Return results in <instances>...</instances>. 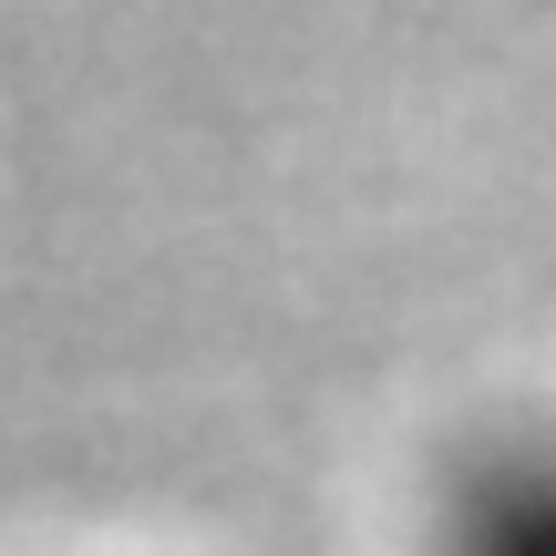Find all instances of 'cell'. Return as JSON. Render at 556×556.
Masks as SVG:
<instances>
[{
	"mask_svg": "<svg viewBox=\"0 0 556 556\" xmlns=\"http://www.w3.org/2000/svg\"><path fill=\"white\" fill-rule=\"evenodd\" d=\"M433 556H556V433H484L433 495Z\"/></svg>",
	"mask_w": 556,
	"mask_h": 556,
	"instance_id": "cell-1",
	"label": "cell"
}]
</instances>
